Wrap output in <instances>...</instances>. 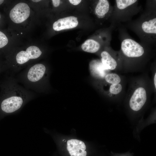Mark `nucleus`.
Returning a JSON list of instances; mask_svg holds the SVG:
<instances>
[{
	"label": "nucleus",
	"instance_id": "obj_15",
	"mask_svg": "<svg viewBox=\"0 0 156 156\" xmlns=\"http://www.w3.org/2000/svg\"><path fill=\"white\" fill-rule=\"evenodd\" d=\"M105 79L107 82L113 84L120 82L121 79L119 76L115 73H109L105 76Z\"/></svg>",
	"mask_w": 156,
	"mask_h": 156
},
{
	"label": "nucleus",
	"instance_id": "obj_10",
	"mask_svg": "<svg viewBox=\"0 0 156 156\" xmlns=\"http://www.w3.org/2000/svg\"><path fill=\"white\" fill-rule=\"evenodd\" d=\"M101 62L107 69L113 70L116 68L117 63L108 52L103 51L101 53Z\"/></svg>",
	"mask_w": 156,
	"mask_h": 156
},
{
	"label": "nucleus",
	"instance_id": "obj_2",
	"mask_svg": "<svg viewBox=\"0 0 156 156\" xmlns=\"http://www.w3.org/2000/svg\"><path fill=\"white\" fill-rule=\"evenodd\" d=\"M121 49L124 55L130 57H140L144 52V48L141 45L129 38L125 39L122 41Z\"/></svg>",
	"mask_w": 156,
	"mask_h": 156
},
{
	"label": "nucleus",
	"instance_id": "obj_24",
	"mask_svg": "<svg viewBox=\"0 0 156 156\" xmlns=\"http://www.w3.org/2000/svg\"><path fill=\"white\" fill-rule=\"evenodd\" d=\"M0 18H1V15L0 14Z\"/></svg>",
	"mask_w": 156,
	"mask_h": 156
},
{
	"label": "nucleus",
	"instance_id": "obj_8",
	"mask_svg": "<svg viewBox=\"0 0 156 156\" xmlns=\"http://www.w3.org/2000/svg\"><path fill=\"white\" fill-rule=\"evenodd\" d=\"M77 18L70 16L58 19L53 24L54 30L59 31L62 30L73 28L78 25Z\"/></svg>",
	"mask_w": 156,
	"mask_h": 156
},
{
	"label": "nucleus",
	"instance_id": "obj_4",
	"mask_svg": "<svg viewBox=\"0 0 156 156\" xmlns=\"http://www.w3.org/2000/svg\"><path fill=\"white\" fill-rule=\"evenodd\" d=\"M42 53L38 47L35 46H31L28 47L26 51H21L18 53L16 56V61L18 64L22 65L30 60L38 58Z\"/></svg>",
	"mask_w": 156,
	"mask_h": 156
},
{
	"label": "nucleus",
	"instance_id": "obj_12",
	"mask_svg": "<svg viewBox=\"0 0 156 156\" xmlns=\"http://www.w3.org/2000/svg\"><path fill=\"white\" fill-rule=\"evenodd\" d=\"M81 48L84 51L94 53L98 51L100 47L99 44L95 40L89 39L86 40L82 44Z\"/></svg>",
	"mask_w": 156,
	"mask_h": 156
},
{
	"label": "nucleus",
	"instance_id": "obj_18",
	"mask_svg": "<svg viewBox=\"0 0 156 156\" xmlns=\"http://www.w3.org/2000/svg\"><path fill=\"white\" fill-rule=\"evenodd\" d=\"M81 0H69V1L72 4L74 5L79 4L81 1Z\"/></svg>",
	"mask_w": 156,
	"mask_h": 156
},
{
	"label": "nucleus",
	"instance_id": "obj_19",
	"mask_svg": "<svg viewBox=\"0 0 156 156\" xmlns=\"http://www.w3.org/2000/svg\"><path fill=\"white\" fill-rule=\"evenodd\" d=\"M52 1L53 4L55 7H57L60 5V0H52Z\"/></svg>",
	"mask_w": 156,
	"mask_h": 156
},
{
	"label": "nucleus",
	"instance_id": "obj_20",
	"mask_svg": "<svg viewBox=\"0 0 156 156\" xmlns=\"http://www.w3.org/2000/svg\"><path fill=\"white\" fill-rule=\"evenodd\" d=\"M156 73H155L154 75V85H155V88H156Z\"/></svg>",
	"mask_w": 156,
	"mask_h": 156
},
{
	"label": "nucleus",
	"instance_id": "obj_3",
	"mask_svg": "<svg viewBox=\"0 0 156 156\" xmlns=\"http://www.w3.org/2000/svg\"><path fill=\"white\" fill-rule=\"evenodd\" d=\"M30 14V9L26 3H20L16 4L10 10V16L12 21L16 23L26 20Z\"/></svg>",
	"mask_w": 156,
	"mask_h": 156
},
{
	"label": "nucleus",
	"instance_id": "obj_11",
	"mask_svg": "<svg viewBox=\"0 0 156 156\" xmlns=\"http://www.w3.org/2000/svg\"><path fill=\"white\" fill-rule=\"evenodd\" d=\"M109 9V4L107 0L99 1L95 8V13L100 18L104 17L108 12Z\"/></svg>",
	"mask_w": 156,
	"mask_h": 156
},
{
	"label": "nucleus",
	"instance_id": "obj_17",
	"mask_svg": "<svg viewBox=\"0 0 156 156\" xmlns=\"http://www.w3.org/2000/svg\"><path fill=\"white\" fill-rule=\"evenodd\" d=\"M8 42V39L6 35L0 31V48L3 47Z\"/></svg>",
	"mask_w": 156,
	"mask_h": 156
},
{
	"label": "nucleus",
	"instance_id": "obj_23",
	"mask_svg": "<svg viewBox=\"0 0 156 156\" xmlns=\"http://www.w3.org/2000/svg\"><path fill=\"white\" fill-rule=\"evenodd\" d=\"M4 1L3 0H0V5Z\"/></svg>",
	"mask_w": 156,
	"mask_h": 156
},
{
	"label": "nucleus",
	"instance_id": "obj_7",
	"mask_svg": "<svg viewBox=\"0 0 156 156\" xmlns=\"http://www.w3.org/2000/svg\"><path fill=\"white\" fill-rule=\"evenodd\" d=\"M86 146L82 141L75 139L68 141L67 149L70 156H86Z\"/></svg>",
	"mask_w": 156,
	"mask_h": 156
},
{
	"label": "nucleus",
	"instance_id": "obj_21",
	"mask_svg": "<svg viewBox=\"0 0 156 156\" xmlns=\"http://www.w3.org/2000/svg\"><path fill=\"white\" fill-rule=\"evenodd\" d=\"M32 1H33L34 2H39L40 1H41V0H32Z\"/></svg>",
	"mask_w": 156,
	"mask_h": 156
},
{
	"label": "nucleus",
	"instance_id": "obj_6",
	"mask_svg": "<svg viewBox=\"0 0 156 156\" xmlns=\"http://www.w3.org/2000/svg\"><path fill=\"white\" fill-rule=\"evenodd\" d=\"M46 70V67L42 64H36L27 71L26 75V79L30 83L36 84L43 78Z\"/></svg>",
	"mask_w": 156,
	"mask_h": 156
},
{
	"label": "nucleus",
	"instance_id": "obj_9",
	"mask_svg": "<svg viewBox=\"0 0 156 156\" xmlns=\"http://www.w3.org/2000/svg\"><path fill=\"white\" fill-rule=\"evenodd\" d=\"M90 73L93 76L96 78H101L106 75L107 69L101 62L98 60H93L89 63Z\"/></svg>",
	"mask_w": 156,
	"mask_h": 156
},
{
	"label": "nucleus",
	"instance_id": "obj_16",
	"mask_svg": "<svg viewBox=\"0 0 156 156\" xmlns=\"http://www.w3.org/2000/svg\"><path fill=\"white\" fill-rule=\"evenodd\" d=\"M122 89L121 85L119 83L113 84L111 85L109 88L110 92L116 94L120 92Z\"/></svg>",
	"mask_w": 156,
	"mask_h": 156
},
{
	"label": "nucleus",
	"instance_id": "obj_22",
	"mask_svg": "<svg viewBox=\"0 0 156 156\" xmlns=\"http://www.w3.org/2000/svg\"><path fill=\"white\" fill-rule=\"evenodd\" d=\"M115 156H130L129 155H116Z\"/></svg>",
	"mask_w": 156,
	"mask_h": 156
},
{
	"label": "nucleus",
	"instance_id": "obj_5",
	"mask_svg": "<svg viewBox=\"0 0 156 156\" xmlns=\"http://www.w3.org/2000/svg\"><path fill=\"white\" fill-rule=\"evenodd\" d=\"M146 99L145 89L142 87L137 88L133 92L130 100V107L134 111L140 110L145 104Z\"/></svg>",
	"mask_w": 156,
	"mask_h": 156
},
{
	"label": "nucleus",
	"instance_id": "obj_13",
	"mask_svg": "<svg viewBox=\"0 0 156 156\" xmlns=\"http://www.w3.org/2000/svg\"><path fill=\"white\" fill-rule=\"evenodd\" d=\"M142 28L145 33L156 34V18L144 22L142 24Z\"/></svg>",
	"mask_w": 156,
	"mask_h": 156
},
{
	"label": "nucleus",
	"instance_id": "obj_1",
	"mask_svg": "<svg viewBox=\"0 0 156 156\" xmlns=\"http://www.w3.org/2000/svg\"><path fill=\"white\" fill-rule=\"evenodd\" d=\"M12 86V94L2 102V110L8 114L13 113L19 109L27 101L28 98L22 90Z\"/></svg>",
	"mask_w": 156,
	"mask_h": 156
},
{
	"label": "nucleus",
	"instance_id": "obj_14",
	"mask_svg": "<svg viewBox=\"0 0 156 156\" xmlns=\"http://www.w3.org/2000/svg\"><path fill=\"white\" fill-rule=\"evenodd\" d=\"M136 0H116L117 6L120 10H123L136 2Z\"/></svg>",
	"mask_w": 156,
	"mask_h": 156
}]
</instances>
